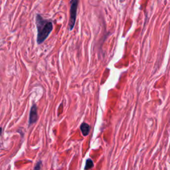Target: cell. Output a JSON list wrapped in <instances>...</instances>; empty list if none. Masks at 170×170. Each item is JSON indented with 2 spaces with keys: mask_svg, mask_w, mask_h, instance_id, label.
Instances as JSON below:
<instances>
[{
  "mask_svg": "<svg viewBox=\"0 0 170 170\" xmlns=\"http://www.w3.org/2000/svg\"><path fill=\"white\" fill-rule=\"evenodd\" d=\"M94 167V163L92 159H87V161H86V166L85 167V169H91Z\"/></svg>",
  "mask_w": 170,
  "mask_h": 170,
  "instance_id": "5",
  "label": "cell"
},
{
  "mask_svg": "<svg viewBox=\"0 0 170 170\" xmlns=\"http://www.w3.org/2000/svg\"><path fill=\"white\" fill-rule=\"evenodd\" d=\"M37 107L36 105L32 106L31 110L29 113V126H31L33 124H35L37 120Z\"/></svg>",
  "mask_w": 170,
  "mask_h": 170,
  "instance_id": "3",
  "label": "cell"
},
{
  "mask_svg": "<svg viewBox=\"0 0 170 170\" xmlns=\"http://www.w3.org/2000/svg\"><path fill=\"white\" fill-rule=\"evenodd\" d=\"M36 25L37 29V42L40 45L47 39L53 30V23L47 19H45L39 14L36 15Z\"/></svg>",
  "mask_w": 170,
  "mask_h": 170,
  "instance_id": "1",
  "label": "cell"
},
{
  "mask_svg": "<svg viewBox=\"0 0 170 170\" xmlns=\"http://www.w3.org/2000/svg\"><path fill=\"white\" fill-rule=\"evenodd\" d=\"M41 161H39V162H38L37 163V165H36V166L34 167V169H41V166H40V165H41Z\"/></svg>",
  "mask_w": 170,
  "mask_h": 170,
  "instance_id": "6",
  "label": "cell"
},
{
  "mask_svg": "<svg viewBox=\"0 0 170 170\" xmlns=\"http://www.w3.org/2000/svg\"><path fill=\"white\" fill-rule=\"evenodd\" d=\"M79 0H71L70 2V19L69 22V31H72L75 27L76 19H77V14L78 5Z\"/></svg>",
  "mask_w": 170,
  "mask_h": 170,
  "instance_id": "2",
  "label": "cell"
},
{
  "mask_svg": "<svg viewBox=\"0 0 170 170\" xmlns=\"http://www.w3.org/2000/svg\"><path fill=\"white\" fill-rule=\"evenodd\" d=\"M81 128V131L84 136H87L89 134L90 130H91V126H90L89 124L83 122L81 125V128Z\"/></svg>",
  "mask_w": 170,
  "mask_h": 170,
  "instance_id": "4",
  "label": "cell"
}]
</instances>
